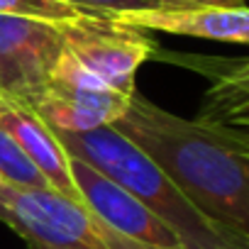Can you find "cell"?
I'll return each mask as SVG.
<instances>
[{
	"label": "cell",
	"mask_w": 249,
	"mask_h": 249,
	"mask_svg": "<svg viewBox=\"0 0 249 249\" xmlns=\"http://www.w3.org/2000/svg\"><path fill=\"white\" fill-rule=\"evenodd\" d=\"M225 73L215 76V86L205 93L200 122L215 124L227 132L247 137V117H249V90H247V64H225Z\"/></svg>",
	"instance_id": "obj_10"
},
{
	"label": "cell",
	"mask_w": 249,
	"mask_h": 249,
	"mask_svg": "<svg viewBox=\"0 0 249 249\" xmlns=\"http://www.w3.org/2000/svg\"><path fill=\"white\" fill-rule=\"evenodd\" d=\"M56 27L69 56L127 95L135 90L137 69L154 54V44L144 35L147 30L132 27L115 15L81 13Z\"/></svg>",
	"instance_id": "obj_4"
},
{
	"label": "cell",
	"mask_w": 249,
	"mask_h": 249,
	"mask_svg": "<svg viewBox=\"0 0 249 249\" xmlns=\"http://www.w3.org/2000/svg\"><path fill=\"white\" fill-rule=\"evenodd\" d=\"M130 95L115 90L64 52L32 110L54 132H88L112 124L124 112Z\"/></svg>",
	"instance_id": "obj_5"
},
{
	"label": "cell",
	"mask_w": 249,
	"mask_h": 249,
	"mask_svg": "<svg viewBox=\"0 0 249 249\" xmlns=\"http://www.w3.org/2000/svg\"><path fill=\"white\" fill-rule=\"evenodd\" d=\"M166 8H200V5H210V8H242L247 5V0H161Z\"/></svg>",
	"instance_id": "obj_14"
},
{
	"label": "cell",
	"mask_w": 249,
	"mask_h": 249,
	"mask_svg": "<svg viewBox=\"0 0 249 249\" xmlns=\"http://www.w3.org/2000/svg\"><path fill=\"white\" fill-rule=\"evenodd\" d=\"M0 183H3V181H0Z\"/></svg>",
	"instance_id": "obj_16"
},
{
	"label": "cell",
	"mask_w": 249,
	"mask_h": 249,
	"mask_svg": "<svg viewBox=\"0 0 249 249\" xmlns=\"http://www.w3.org/2000/svg\"><path fill=\"white\" fill-rule=\"evenodd\" d=\"M61 54L54 22L0 15V95L32 107Z\"/></svg>",
	"instance_id": "obj_6"
},
{
	"label": "cell",
	"mask_w": 249,
	"mask_h": 249,
	"mask_svg": "<svg viewBox=\"0 0 249 249\" xmlns=\"http://www.w3.org/2000/svg\"><path fill=\"white\" fill-rule=\"evenodd\" d=\"M5 100H8V98H3V95H0V110H3V105H5Z\"/></svg>",
	"instance_id": "obj_15"
},
{
	"label": "cell",
	"mask_w": 249,
	"mask_h": 249,
	"mask_svg": "<svg viewBox=\"0 0 249 249\" xmlns=\"http://www.w3.org/2000/svg\"><path fill=\"white\" fill-rule=\"evenodd\" d=\"M64 3H69L81 13H98V15H122V13L166 8L161 0H64Z\"/></svg>",
	"instance_id": "obj_13"
},
{
	"label": "cell",
	"mask_w": 249,
	"mask_h": 249,
	"mask_svg": "<svg viewBox=\"0 0 249 249\" xmlns=\"http://www.w3.org/2000/svg\"><path fill=\"white\" fill-rule=\"evenodd\" d=\"M0 15L42 20V22H66L81 15V10L71 8L64 0H0Z\"/></svg>",
	"instance_id": "obj_12"
},
{
	"label": "cell",
	"mask_w": 249,
	"mask_h": 249,
	"mask_svg": "<svg viewBox=\"0 0 249 249\" xmlns=\"http://www.w3.org/2000/svg\"><path fill=\"white\" fill-rule=\"evenodd\" d=\"M140 30H157L183 37H200L213 42L247 44L249 42V13L242 8H159L115 15Z\"/></svg>",
	"instance_id": "obj_8"
},
{
	"label": "cell",
	"mask_w": 249,
	"mask_h": 249,
	"mask_svg": "<svg viewBox=\"0 0 249 249\" xmlns=\"http://www.w3.org/2000/svg\"><path fill=\"white\" fill-rule=\"evenodd\" d=\"M0 220L37 249H154L115 232L54 188L0 183Z\"/></svg>",
	"instance_id": "obj_3"
},
{
	"label": "cell",
	"mask_w": 249,
	"mask_h": 249,
	"mask_svg": "<svg viewBox=\"0 0 249 249\" xmlns=\"http://www.w3.org/2000/svg\"><path fill=\"white\" fill-rule=\"evenodd\" d=\"M0 124L20 142V147L27 152V157L37 164L42 176L47 178L49 188L56 193L83 203L81 193L76 188V181L71 176L69 166V152L54 135V130L30 107L18 100H5L3 110H0Z\"/></svg>",
	"instance_id": "obj_9"
},
{
	"label": "cell",
	"mask_w": 249,
	"mask_h": 249,
	"mask_svg": "<svg viewBox=\"0 0 249 249\" xmlns=\"http://www.w3.org/2000/svg\"><path fill=\"white\" fill-rule=\"evenodd\" d=\"M69 166L83 205L100 222L154 249H183L178 237L166 222H161L142 200H137L122 186L110 181L103 171H98L95 166L86 164L73 154H69Z\"/></svg>",
	"instance_id": "obj_7"
},
{
	"label": "cell",
	"mask_w": 249,
	"mask_h": 249,
	"mask_svg": "<svg viewBox=\"0 0 249 249\" xmlns=\"http://www.w3.org/2000/svg\"><path fill=\"white\" fill-rule=\"evenodd\" d=\"M112 127L210 220L249 237V140L154 105L137 88Z\"/></svg>",
	"instance_id": "obj_1"
},
{
	"label": "cell",
	"mask_w": 249,
	"mask_h": 249,
	"mask_svg": "<svg viewBox=\"0 0 249 249\" xmlns=\"http://www.w3.org/2000/svg\"><path fill=\"white\" fill-rule=\"evenodd\" d=\"M54 135L69 154L95 166L110 181L142 200L161 222L174 230L183 249H249V237H242L205 217L171 183V178L112 124H103L88 132Z\"/></svg>",
	"instance_id": "obj_2"
},
{
	"label": "cell",
	"mask_w": 249,
	"mask_h": 249,
	"mask_svg": "<svg viewBox=\"0 0 249 249\" xmlns=\"http://www.w3.org/2000/svg\"><path fill=\"white\" fill-rule=\"evenodd\" d=\"M0 181L18 188H49L37 164L3 124H0Z\"/></svg>",
	"instance_id": "obj_11"
}]
</instances>
